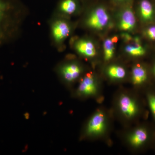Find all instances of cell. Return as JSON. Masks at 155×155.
Instances as JSON below:
<instances>
[{"label":"cell","instance_id":"6da1fadb","mask_svg":"<svg viewBox=\"0 0 155 155\" xmlns=\"http://www.w3.org/2000/svg\"><path fill=\"white\" fill-rule=\"evenodd\" d=\"M25 16L15 0H0V48L16 38Z\"/></svg>","mask_w":155,"mask_h":155},{"label":"cell","instance_id":"7a4b0ae2","mask_svg":"<svg viewBox=\"0 0 155 155\" xmlns=\"http://www.w3.org/2000/svg\"><path fill=\"white\" fill-rule=\"evenodd\" d=\"M72 30V25L65 17L55 15L50 22L51 40L58 49L62 46Z\"/></svg>","mask_w":155,"mask_h":155},{"label":"cell","instance_id":"3957f363","mask_svg":"<svg viewBox=\"0 0 155 155\" xmlns=\"http://www.w3.org/2000/svg\"><path fill=\"white\" fill-rule=\"evenodd\" d=\"M110 21L109 14L102 6L93 9L85 19V25L95 30H101L107 26Z\"/></svg>","mask_w":155,"mask_h":155},{"label":"cell","instance_id":"277c9868","mask_svg":"<svg viewBox=\"0 0 155 155\" xmlns=\"http://www.w3.org/2000/svg\"><path fill=\"white\" fill-rule=\"evenodd\" d=\"M57 72L62 80L67 83H72L80 77L82 68L76 62H67L58 65Z\"/></svg>","mask_w":155,"mask_h":155},{"label":"cell","instance_id":"5b68a950","mask_svg":"<svg viewBox=\"0 0 155 155\" xmlns=\"http://www.w3.org/2000/svg\"><path fill=\"white\" fill-rule=\"evenodd\" d=\"M73 46L75 51L84 57L91 58L96 55V49L95 45L88 39H78L74 42Z\"/></svg>","mask_w":155,"mask_h":155},{"label":"cell","instance_id":"8992f818","mask_svg":"<svg viewBox=\"0 0 155 155\" xmlns=\"http://www.w3.org/2000/svg\"><path fill=\"white\" fill-rule=\"evenodd\" d=\"M105 127L104 115L98 112L94 115L87 124V134L88 135L97 134L102 133Z\"/></svg>","mask_w":155,"mask_h":155},{"label":"cell","instance_id":"52a82bcc","mask_svg":"<svg viewBox=\"0 0 155 155\" xmlns=\"http://www.w3.org/2000/svg\"><path fill=\"white\" fill-rule=\"evenodd\" d=\"M96 91L95 81L92 75L88 74L81 81L77 92L80 95L87 96L95 94Z\"/></svg>","mask_w":155,"mask_h":155},{"label":"cell","instance_id":"ba28073f","mask_svg":"<svg viewBox=\"0 0 155 155\" xmlns=\"http://www.w3.org/2000/svg\"><path fill=\"white\" fill-rule=\"evenodd\" d=\"M136 20L132 9L127 8L122 11L119 21V28L124 31H129L135 28Z\"/></svg>","mask_w":155,"mask_h":155},{"label":"cell","instance_id":"9c48e42d","mask_svg":"<svg viewBox=\"0 0 155 155\" xmlns=\"http://www.w3.org/2000/svg\"><path fill=\"white\" fill-rule=\"evenodd\" d=\"M78 7L77 0H61L58 4L55 15L63 17L71 16L76 13Z\"/></svg>","mask_w":155,"mask_h":155},{"label":"cell","instance_id":"30bf717a","mask_svg":"<svg viewBox=\"0 0 155 155\" xmlns=\"http://www.w3.org/2000/svg\"><path fill=\"white\" fill-rule=\"evenodd\" d=\"M119 106L121 112L127 117H131L137 112L135 103L129 97L123 95L119 101Z\"/></svg>","mask_w":155,"mask_h":155},{"label":"cell","instance_id":"8fae6325","mask_svg":"<svg viewBox=\"0 0 155 155\" xmlns=\"http://www.w3.org/2000/svg\"><path fill=\"white\" fill-rule=\"evenodd\" d=\"M140 14L143 20L149 21L153 16L154 10L152 4L148 0H142L139 5Z\"/></svg>","mask_w":155,"mask_h":155},{"label":"cell","instance_id":"7c38bea8","mask_svg":"<svg viewBox=\"0 0 155 155\" xmlns=\"http://www.w3.org/2000/svg\"><path fill=\"white\" fill-rule=\"evenodd\" d=\"M147 78L146 70L141 66H135L132 72V81L134 84H140L143 83Z\"/></svg>","mask_w":155,"mask_h":155},{"label":"cell","instance_id":"4fadbf2b","mask_svg":"<svg viewBox=\"0 0 155 155\" xmlns=\"http://www.w3.org/2000/svg\"><path fill=\"white\" fill-rule=\"evenodd\" d=\"M147 138L146 131L142 128L136 130L130 137V140L131 144L135 147L141 145L144 143Z\"/></svg>","mask_w":155,"mask_h":155},{"label":"cell","instance_id":"5bb4252c","mask_svg":"<svg viewBox=\"0 0 155 155\" xmlns=\"http://www.w3.org/2000/svg\"><path fill=\"white\" fill-rule=\"evenodd\" d=\"M107 74L111 78L120 79L125 77L126 71L125 69L121 66L112 65L108 68Z\"/></svg>","mask_w":155,"mask_h":155},{"label":"cell","instance_id":"9a60e30c","mask_svg":"<svg viewBox=\"0 0 155 155\" xmlns=\"http://www.w3.org/2000/svg\"><path fill=\"white\" fill-rule=\"evenodd\" d=\"M115 42L112 38H107L104 42V58L106 61H110L114 57Z\"/></svg>","mask_w":155,"mask_h":155},{"label":"cell","instance_id":"2e32d148","mask_svg":"<svg viewBox=\"0 0 155 155\" xmlns=\"http://www.w3.org/2000/svg\"><path fill=\"white\" fill-rule=\"evenodd\" d=\"M125 51L133 57H140L144 55L145 49L140 44L135 43L133 45H127L125 47Z\"/></svg>","mask_w":155,"mask_h":155},{"label":"cell","instance_id":"e0dca14e","mask_svg":"<svg viewBox=\"0 0 155 155\" xmlns=\"http://www.w3.org/2000/svg\"><path fill=\"white\" fill-rule=\"evenodd\" d=\"M146 34L150 39L155 41V26H151L147 28Z\"/></svg>","mask_w":155,"mask_h":155},{"label":"cell","instance_id":"ac0fdd59","mask_svg":"<svg viewBox=\"0 0 155 155\" xmlns=\"http://www.w3.org/2000/svg\"><path fill=\"white\" fill-rule=\"evenodd\" d=\"M148 99L150 108L155 118V96L150 95Z\"/></svg>","mask_w":155,"mask_h":155},{"label":"cell","instance_id":"d6986e66","mask_svg":"<svg viewBox=\"0 0 155 155\" xmlns=\"http://www.w3.org/2000/svg\"><path fill=\"white\" fill-rule=\"evenodd\" d=\"M122 37L125 41L129 42L133 39L132 37L129 34L124 33L122 34Z\"/></svg>","mask_w":155,"mask_h":155},{"label":"cell","instance_id":"ffe728a7","mask_svg":"<svg viewBox=\"0 0 155 155\" xmlns=\"http://www.w3.org/2000/svg\"><path fill=\"white\" fill-rule=\"evenodd\" d=\"M116 1H118V2H122V1H125V0H116Z\"/></svg>","mask_w":155,"mask_h":155},{"label":"cell","instance_id":"44dd1931","mask_svg":"<svg viewBox=\"0 0 155 155\" xmlns=\"http://www.w3.org/2000/svg\"><path fill=\"white\" fill-rule=\"evenodd\" d=\"M154 72H155V66L154 67Z\"/></svg>","mask_w":155,"mask_h":155}]
</instances>
